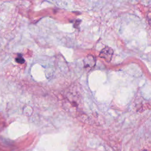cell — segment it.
Listing matches in <instances>:
<instances>
[{"label": "cell", "mask_w": 151, "mask_h": 151, "mask_svg": "<svg viewBox=\"0 0 151 151\" xmlns=\"http://www.w3.org/2000/svg\"><path fill=\"white\" fill-rule=\"evenodd\" d=\"M113 55V50L109 47H106L100 51L99 56L107 62H110Z\"/></svg>", "instance_id": "1"}, {"label": "cell", "mask_w": 151, "mask_h": 151, "mask_svg": "<svg viewBox=\"0 0 151 151\" xmlns=\"http://www.w3.org/2000/svg\"><path fill=\"white\" fill-rule=\"evenodd\" d=\"M96 63V58L91 55L86 56L84 59V67L86 69L90 70L94 67Z\"/></svg>", "instance_id": "2"}, {"label": "cell", "mask_w": 151, "mask_h": 151, "mask_svg": "<svg viewBox=\"0 0 151 151\" xmlns=\"http://www.w3.org/2000/svg\"><path fill=\"white\" fill-rule=\"evenodd\" d=\"M15 61L18 63H19V64H23L25 62L24 59L23 58V57L21 55H18V56L15 58Z\"/></svg>", "instance_id": "3"}, {"label": "cell", "mask_w": 151, "mask_h": 151, "mask_svg": "<svg viewBox=\"0 0 151 151\" xmlns=\"http://www.w3.org/2000/svg\"><path fill=\"white\" fill-rule=\"evenodd\" d=\"M143 151H147V150H143Z\"/></svg>", "instance_id": "4"}]
</instances>
